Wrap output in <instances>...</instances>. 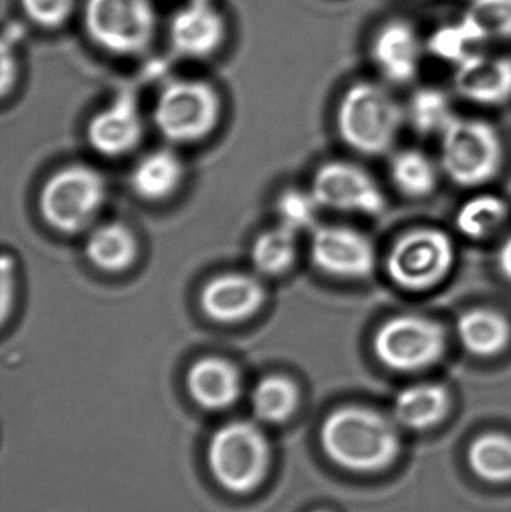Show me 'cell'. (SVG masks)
Masks as SVG:
<instances>
[{"instance_id":"ba28073f","label":"cell","mask_w":511,"mask_h":512,"mask_svg":"<svg viewBox=\"0 0 511 512\" xmlns=\"http://www.w3.org/2000/svg\"><path fill=\"white\" fill-rule=\"evenodd\" d=\"M455 259V245L449 234L440 228H414L393 243L386 271L404 291H429L447 279Z\"/></svg>"},{"instance_id":"9c48e42d","label":"cell","mask_w":511,"mask_h":512,"mask_svg":"<svg viewBox=\"0 0 511 512\" xmlns=\"http://www.w3.org/2000/svg\"><path fill=\"white\" fill-rule=\"evenodd\" d=\"M443 325L428 316L398 315L387 319L374 336V354L393 372H422L446 354Z\"/></svg>"},{"instance_id":"9a60e30c","label":"cell","mask_w":511,"mask_h":512,"mask_svg":"<svg viewBox=\"0 0 511 512\" xmlns=\"http://www.w3.org/2000/svg\"><path fill=\"white\" fill-rule=\"evenodd\" d=\"M266 291L260 279L248 273H224L213 277L201 289L200 304L212 321L236 324L261 309Z\"/></svg>"},{"instance_id":"2e32d148","label":"cell","mask_w":511,"mask_h":512,"mask_svg":"<svg viewBox=\"0 0 511 512\" xmlns=\"http://www.w3.org/2000/svg\"><path fill=\"white\" fill-rule=\"evenodd\" d=\"M143 132V116L137 99L131 92H122L90 119L87 140L96 152L117 158L135 149Z\"/></svg>"},{"instance_id":"30bf717a","label":"cell","mask_w":511,"mask_h":512,"mask_svg":"<svg viewBox=\"0 0 511 512\" xmlns=\"http://www.w3.org/2000/svg\"><path fill=\"white\" fill-rule=\"evenodd\" d=\"M369 59L389 86H407L414 83L428 56L426 36L413 21L392 17L378 24L369 38Z\"/></svg>"},{"instance_id":"7c38bea8","label":"cell","mask_w":511,"mask_h":512,"mask_svg":"<svg viewBox=\"0 0 511 512\" xmlns=\"http://www.w3.org/2000/svg\"><path fill=\"white\" fill-rule=\"evenodd\" d=\"M227 39V17L213 0H188L168 23V44L182 59H209L222 50Z\"/></svg>"},{"instance_id":"4fadbf2b","label":"cell","mask_w":511,"mask_h":512,"mask_svg":"<svg viewBox=\"0 0 511 512\" xmlns=\"http://www.w3.org/2000/svg\"><path fill=\"white\" fill-rule=\"evenodd\" d=\"M312 261L323 273L338 279H366L374 271L377 254L374 243L345 225H326L315 230Z\"/></svg>"},{"instance_id":"e0dca14e","label":"cell","mask_w":511,"mask_h":512,"mask_svg":"<svg viewBox=\"0 0 511 512\" xmlns=\"http://www.w3.org/2000/svg\"><path fill=\"white\" fill-rule=\"evenodd\" d=\"M186 388L198 406L207 411L230 408L242 393V378L234 364L224 358L206 357L192 364Z\"/></svg>"},{"instance_id":"4316f807","label":"cell","mask_w":511,"mask_h":512,"mask_svg":"<svg viewBox=\"0 0 511 512\" xmlns=\"http://www.w3.org/2000/svg\"><path fill=\"white\" fill-rule=\"evenodd\" d=\"M506 218V203L497 195L482 194L470 198L459 207L455 224L462 236L482 240L495 233Z\"/></svg>"},{"instance_id":"d6986e66","label":"cell","mask_w":511,"mask_h":512,"mask_svg":"<svg viewBox=\"0 0 511 512\" xmlns=\"http://www.w3.org/2000/svg\"><path fill=\"white\" fill-rule=\"evenodd\" d=\"M449 405V394L440 384L410 385L396 396L393 420L405 429H431L446 417Z\"/></svg>"},{"instance_id":"52a82bcc","label":"cell","mask_w":511,"mask_h":512,"mask_svg":"<svg viewBox=\"0 0 511 512\" xmlns=\"http://www.w3.org/2000/svg\"><path fill=\"white\" fill-rule=\"evenodd\" d=\"M105 200L107 185L99 171L87 165H69L42 186L39 212L54 230L75 234L92 225Z\"/></svg>"},{"instance_id":"5bb4252c","label":"cell","mask_w":511,"mask_h":512,"mask_svg":"<svg viewBox=\"0 0 511 512\" xmlns=\"http://www.w3.org/2000/svg\"><path fill=\"white\" fill-rule=\"evenodd\" d=\"M453 86L465 101L498 107L511 99V57L476 51L453 66Z\"/></svg>"},{"instance_id":"7402d4cb","label":"cell","mask_w":511,"mask_h":512,"mask_svg":"<svg viewBox=\"0 0 511 512\" xmlns=\"http://www.w3.org/2000/svg\"><path fill=\"white\" fill-rule=\"evenodd\" d=\"M452 99L437 86L414 90L405 107V119L422 135H441L455 120Z\"/></svg>"},{"instance_id":"44dd1931","label":"cell","mask_w":511,"mask_h":512,"mask_svg":"<svg viewBox=\"0 0 511 512\" xmlns=\"http://www.w3.org/2000/svg\"><path fill=\"white\" fill-rule=\"evenodd\" d=\"M138 245L126 225L110 222L93 228L86 240V256L96 268L119 273L134 264Z\"/></svg>"},{"instance_id":"8992f818","label":"cell","mask_w":511,"mask_h":512,"mask_svg":"<svg viewBox=\"0 0 511 512\" xmlns=\"http://www.w3.org/2000/svg\"><path fill=\"white\" fill-rule=\"evenodd\" d=\"M221 116V96L203 78L168 81L153 108V122L171 143H194L209 135Z\"/></svg>"},{"instance_id":"277c9868","label":"cell","mask_w":511,"mask_h":512,"mask_svg":"<svg viewBox=\"0 0 511 512\" xmlns=\"http://www.w3.org/2000/svg\"><path fill=\"white\" fill-rule=\"evenodd\" d=\"M270 463V448L260 427L248 421H233L216 430L207 445V465L213 478L227 492H254Z\"/></svg>"},{"instance_id":"ac0fdd59","label":"cell","mask_w":511,"mask_h":512,"mask_svg":"<svg viewBox=\"0 0 511 512\" xmlns=\"http://www.w3.org/2000/svg\"><path fill=\"white\" fill-rule=\"evenodd\" d=\"M456 333L465 351L480 358L501 354L511 342V325L506 316L485 307L462 313Z\"/></svg>"},{"instance_id":"ffe728a7","label":"cell","mask_w":511,"mask_h":512,"mask_svg":"<svg viewBox=\"0 0 511 512\" xmlns=\"http://www.w3.org/2000/svg\"><path fill=\"white\" fill-rule=\"evenodd\" d=\"M183 179L179 156L170 150H156L141 158L132 170L131 185L138 197L161 201L177 191Z\"/></svg>"},{"instance_id":"cb8c5ba5","label":"cell","mask_w":511,"mask_h":512,"mask_svg":"<svg viewBox=\"0 0 511 512\" xmlns=\"http://www.w3.org/2000/svg\"><path fill=\"white\" fill-rule=\"evenodd\" d=\"M297 403L299 390L285 376H267L252 391V411L261 423H284L296 411Z\"/></svg>"},{"instance_id":"7a4b0ae2","label":"cell","mask_w":511,"mask_h":512,"mask_svg":"<svg viewBox=\"0 0 511 512\" xmlns=\"http://www.w3.org/2000/svg\"><path fill=\"white\" fill-rule=\"evenodd\" d=\"M405 120V107L384 81L360 80L351 84L336 113L342 140L368 156L389 152Z\"/></svg>"},{"instance_id":"f546056e","label":"cell","mask_w":511,"mask_h":512,"mask_svg":"<svg viewBox=\"0 0 511 512\" xmlns=\"http://www.w3.org/2000/svg\"><path fill=\"white\" fill-rule=\"evenodd\" d=\"M318 209H321L320 204L312 192L288 191L279 198L281 225L296 234L314 228Z\"/></svg>"},{"instance_id":"603a6c76","label":"cell","mask_w":511,"mask_h":512,"mask_svg":"<svg viewBox=\"0 0 511 512\" xmlns=\"http://www.w3.org/2000/svg\"><path fill=\"white\" fill-rule=\"evenodd\" d=\"M459 18L483 47L511 41V0H468Z\"/></svg>"},{"instance_id":"5b68a950","label":"cell","mask_w":511,"mask_h":512,"mask_svg":"<svg viewBox=\"0 0 511 512\" xmlns=\"http://www.w3.org/2000/svg\"><path fill=\"white\" fill-rule=\"evenodd\" d=\"M440 137L441 168L456 185L476 188L497 176L503 165V141L491 123L456 116Z\"/></svg>"},{"instance_id":"83f0119b","label":"cell","mask_w":511,"mask_h":512,"mask_svg":"<svg viewBox=\"0 0 511 512\" xmlns=\"http://www.w3.org/2000/svg\"><path fill=\"white\" fill-rule=\"evenodd\" d=\"M297 255V234L279 225L264 231L252 245V264L260 273L276 276L293 265Z\"/></svg>"},{"instance_id":"484cf974","label":"cell","mask_w":511,"mask_h":512,"mask_svg":"<svg viewBox=\"0 0 511 512\" xmlns=\"http://www.w3.org/2000/svg\"><path fill=\"white\" fill-rule=\"evenodd\" d=\"M474 474L489 483H511V438L488 433L474 439L468 451Z\"/></svg>"},{"instance_id":"d6a6232c","label":"cell","mask_w":511,"mask_h":512,"mask_svg":"<svg viewBox=\"0 0 511 512\" xmlns=\"http://www.w3.org/2000/svg\"><path fill=\"white\" fill-rule=\"evenodd\" d=\"M497 261L501 274L511 282V233L507 236V239L501 243Z\"/></svg>"},{"instance_id":"1f68e13d","label":"cell","mask_w":511,"mask_h":512,"mask_svg":"<svg viewBox=\"0 0 511 512\" xmlns=\"http://www.w3.org/2000/svg\"><path fill=\"white\" fill-rule=\"evenodd\" d=\"M17 78L18 57L17 53H15L14 41L5 36L2 42V78H0L3 96L8 95L14 89Z\"/></svg>"},{"instance_id":"d4e9b609","label":"cell","mask_w":511,"mask_h":512,"mask_svg":"<svg viewBox=\"0 0 511 512\" xmlns=\"http://www.w3.org/2000/svg\"><path fill=\"white\" fill-rule=\"evenodd\" d=\"M390 177L396 188L411 198H422L434 191L438 182L437 165L420 150H402L390 161Z\"/></svg>"},{"instance_id":"6da1fadb","label":"cell","mask_w":511,"mask_h":512,"mask_svg":"<svg viewBox=\"0 0 511 512\" xmlns=\"http://www.w3.org/2000/svg\"><path fill=\"white\" fill-rule=\"evenodd\" d=\"M321 445L335 465L353 472L389 468L401 450L398 424L380 412L348 406L330 414L321 427Z\"/></svg>"},{"instance_id":"4dcf8cb0","label":"cell","mask_w":511,"mask_h":512,"mask_svg":"<svg viewBox=\"0 0 511 512\" xmlns=\"http://www.w3.org/2000/svg\"><path fill=\"white\" fill-rule=\"evenodd\" d=\"M24 17L42 30H59L71 20L78 0H18Z\"/></svg>"},{"instance_id":"f1b7e54d","label":"cell","mask_w":511,"mask_h":512,"mask_svg":"<svg viewBox=\"0 0 511 512\" xmlns=\"http://www.w3.org/2000/svg\"><path fill=\"white\" fill-rule=\"evenodd\" d=\"M426 47L428 56H434L452 66L458 65L470 54L483 50L479 39L459 17L458 20L437 27L431 35L426 36Z\"/></svg>"},{"instance_id":"3957f363","label":"cell","mask_w":511,"mask_h":512,"mask_svg":"<svg viewBox=\"0 0 511 512\" xmlns=\"http://www.w3.org/2000/svg\"><path fill=\"white\" fill-rule=\"evenodd\" d=\"M83 26L95 47L116 57L149 53L158 35L153 0H84Z\"/></svg>"},{"instance_id":"8fae6325","label":"cell","mask_w":511,"mask_h":512,"mask_svg":"<svg viewBox=\"0 0 511 512\" xmlns=\"http://www.w3.org/2000/svg\"><path fill=\"white\" fill-rule=\"evenodd\" d=\"M312 195L324 209L377 216L386 197L374 177L350 162H329L315 174Z\"/></svg>"}]
</instances>
